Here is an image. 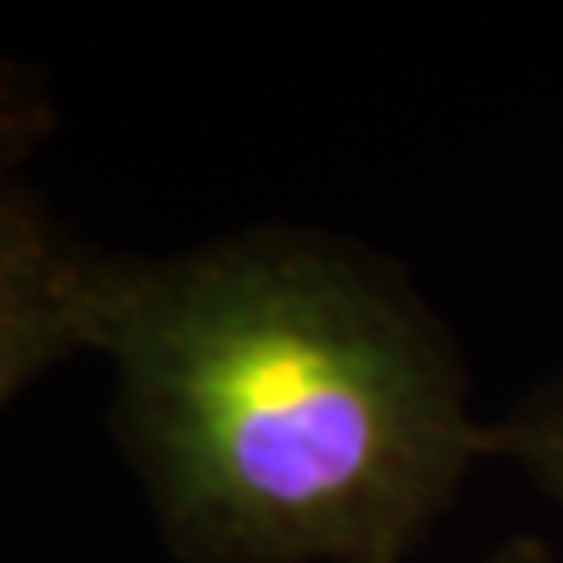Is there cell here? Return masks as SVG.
Returning a JSON list of instances; mask_svg holds the SVG:
<instances>
[{"label":"cell","mask_w":563,"mask_h":563,"mask_svg":"<svg viewBox=\"0 0 563 563\" xmlns=\"http://www.w3.org/2000/svg\"><path fill=\"white\" fill-rule=\"evenodd\" d=\"M113 430L180 563H409L493 460L455 339L313 225L113 255Z\"/></svg>","instance_id":"6da1fadb"},{"label":"cell","mask_w":563,"mask_h":563,"mask_svg":"<svg viewBox=\"0 0 563 563\" xmlns=\"http://www.w3.org/2000/svg\"><path fill=\"white\" fill-rule=\"evenodd\" d=\"M113 251L80 242L21 188L0 201V405L71 355H101Z\"/></svg>","instance_id":"7a4b0ae2"},{"label":"cell","mask_w":563,"mask_h":563,"mask_svg":"<svg viewBox=\"0 0 563 563\" xmlns=\"http://www.w3.org/2000/svg\"><path fill=\"white\" fill-rule=\"evenodd\" d=\"M493 460L514 463L563 509V372L493 422Z\"/></svg>","instance_id":"3957f363"},{"label":"cell","mask_w":563,"mask_h":563,"mask_svg":"<svg viewBox=\"0 0 563 563\" xmlns=\"http://www.w3.org/2000/svg\"><path fill=\"white\" fill-rule=\"evenodd\" d=\"M55 130V104L34 67L0 55V201L18 197L25 167Z\"/></svg>","instance_id":"277c9868"},{"label":"cell","mask_w":563,"mask_h":563,"mask_svg":"<svg viewBox=\"0 0 563 563\" xmlns=\"http://www.w3.org/2000/svg\"><path fill=\"white\" fill-rule=\"evenodd\" d=\"M476 563H555V555H551V547H547L539 534H514V539H505L501 547H493V551Z\"/></svg>","instance_id":"5b68a950"}]
</instances>
